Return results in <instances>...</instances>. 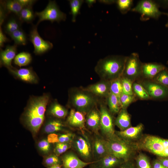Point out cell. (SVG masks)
<instances>
[{
  "mask_svg": "<svg viewBox=\"0 0 168 168\" xmlns=\"http://www.w3.org/2000/svg\"><path fill=\"white\" fill-rule=\"evenodd\" d=\"M106 140L109 153L124 162L129 161L137 147L130 141L121 138L117 135L112 139Z\"/></svg>",
  "mask_w": 168,
  "mask_h": 168,
  "instance_id": "obj_5",
  "label": "cell"
},
{
  "mask_svg": "<svg viewBox=\"0 0 168 168\" xmlns=\"http://www.w3.org/2000/svg\"><path fill=\"white\" fill-rule=\"evenodd\" d=\"M29 36L30 40L34 46V53L36 55L43 54L53 47L51 42L44 40L40 37L38 32L36 26H33Z\"/></svg>",
  "mask_w": 168,
  "mask_h": 168,
  "instance_id": "obj_12",
  "label": "cell"
},
{
  "mask_svg": "<svg viewBox=\"0 0 168 168\" xmlns=\"http://www.w3.org/2000/svg\"><path fill=\"white\" fill-rule=\"evenodd\" d=\"M135 95H130L123 93L120 97L121 109H126L135 100Z\"/></svg>",
  "mask_w": 168,
  "mask_h": 168,
  "instance_id": "obj_40",
  "label": "cell"
},
{
  "mask_svg": "<svg viewBox=\"0 0 168 168\" xmlns=\"http://www.w3.org/2000/svg\"><path fill=\"white\" fill-rule=\"evenodd\" d=\"M14 40L15 44L25 45L27 42V37L25 33L21 28L10 35Z\"/></svg>",
  "mask_w": 168,
  "mask_h": 168,
  "instance_id": "obj_29",
  "label": "cell"
},
{
  "mask_svg": "<svg viewBox=\"0 0 168 168\" xmlns=\"http://www.w3.org/2000/svg\"><path fill=\"white\" fill-rule=\"evenodd\" d=\"M54 149V154L59 156L72 148L71 143H58L55 144Z\"/></svg>",
  "mask_w": 168,
  "mask_h": 168,
  "instance_id": "obj_39",
  "label": "cell"
},
{
  "mask_svg": "<svg viewBox=\"0 0 168 168\" xmlns=\"http://www.w3.org/2000/svg\"><path fill=\"white\" fill-rule=\"evenodd\" d=\"M140 83L146 90L150 98L162 100L168 98V87L152 80L145 79Z\"/></svg>",
  "mask_w": 168,
  "mask_h": 168,
  "instance_id": "obj_11",
  "label": "cell"
},
{
  "mask_svg": "<svg viewBox=\"0 0 168 168\" xmlns=\"http://www.w3.org/2000/svg\"><path fill=\"white\" fill-rule=\"evenodd\" d=\"M48 168H63L62 165L58 164L55 165L48 167Z\"/></svg>",
  "mask_w": 168,
  "mask_h": 168,
  "instance_id": "obj_53",
  "label": "cell"
},
{
  "mask_svg": "<svg viewBox=\"0 0 168 168\" xmlns=\"http://www.w3.org/2000/svg\"><path fill=\"white\" fill-rule=\"evenodd\" d=\"M166 14L167 16L168 17V13H166ZM165 26L166 27H168V19L167 21L166 24Z\"/></svg>",
  "mask_w": 168,
  "mask_h": 168,
  "instance_id": "obj_56",
  "label": "cell"
},
{
  "mask_svg": "<svg viewBox=\"0 0 168 168\" xmlns=\"http://www.w3.org/2000/svg\"><path fill=\"white\" fill-rule=\"evenodd\" d=\"M93 154L94 161H96L109 153L107 141L100 134L91 133Z\"/></svg>",
  "mask_w": 168,
  "mask_h": 168,
  "instance_id": "obj_13",
  "label": "cell"
},
{
  "mask_svg": "<svg viewBox=\"0 0 168 168\" xmlns=\"http://www.w3.org/2000/svg\"><path fill=\"white\" fill-rule=\"evenodd\" d=\"M120 77L110 82V91L117 96L119 99L123 93L122 86Z\"/></svg>",
  "mask_w": 168,
  "mask_h": 168,
  "instance_id": "obj_33",
  "label": "cell"
},
{
  "mask_svg": "<svg viewBox=\"0 0 168 168\" xmlns=\"http://www.w3.org/2000/svg\"><path fill=\"white\" fill-rule=\"evenodd\" d=\"M152 80L168 87V68L161 71Z\"/></svg>",
  "mask_w": 168,
  "mask_h": 168,
  "instance_id": "obj_35",
  "label": "cell"
},
{
  "mask_svg": "<svg viewBox=\"0 0 168 168\" xmlns=\"http://www.w3.org/2000/svg\"><path fill=\"white\" fill-rule=\"evenodd\" d=\"M59 156L54 154L49 155L44 159V164L49 167L55 165L61 164V160Z\"/></svg>",
  "mask_w": 168,
  "mask_h": 168,
  "instance_id": "obj_41",
  "label": "cell"
},
{
  "mask_svg": "<svg viewBox=\"0 0 168 168\" xmlns=\"http://www.w3.org/2000/svg\"><path fill=\"white\" fill-rule=\"evenodd\" d=\"M101 2H102L106 4H111L116 2V1L114 0H106L100 1Z\"/></svg>",
  "mask_w": 168,
  "mask_h": 168,
  "instance_id": "obj_54",
  "label": "cell"
},
{
  "mask_svg": "<svg viewBox=\"0 0 168 168\" xmlns=\"http://www.w3.org/2000/svg\"><path fill=\"white\" fill-rule=\"evenodd\" d=\"M7 12H12L19 17L20 12L24 7L18 0H9L1 2V3Z\"/></svg>",
  "mask_w": 168,
  "mask_h": 168,
  "instance_id": "obj_27",
  "label": "cell"
},
{
  "mask_svg": "<svg viewBox=\"0 0 168 168\" xmlns=\"http://www.w3.org/2000/svg\"><path fill=\"white\" fill-rule=\"evenodd\" d=\"M35 16L32 7H24L21 10L19 18L21 21L30 23L34 20Z\"/></svg>",
  "mask_w": 168,
  "mask_h": 168,
  "instance_id": "obj_30",
  "label": "cell"
},
{
  "mask_svg": "<svg viewBox=\"0 0 168 168\" xmlns=\"http://www.w3.org/2000/svg\"><path fill=\"white\" fill-rule=\"evenodd\" d=\"M118 9L122 14L127 12L131 8L133 4L131 0H118L116 1Z\"/></svg>",
  "mask_w": 168,
  "mask_h": 168,
  "instance_id": "obj_37",
  "label": "cell"
},
{
  "mask_svg": "<svg viewBox=\"0 0 168 168\" xmlns=\"http://www.w3.org/2000/svg\"><path fill=\"white\" fill-rule=\"evenodd\" d=\"M71 8V12L72 15V21H76L77 16L79 13L81 7L84 2L82 0H69Z\"/></svg>",
  "mask_w": 168,
  "mask_h": 168,
  "instance_id": "obj_32",
  "label": "cell"
},
{
  "mask_svg": "<svg viewBox=\"0 0 168 168\" xmlns=\"http://www.w3.org/2000/svg\"><path fill=\"white\" fill-rule=\"evenodd\" d=\"M105 102L99 100L98 105L100 114V134L106 140L112 139L116 135L114 130L112 114Z\"/></svg>",
  "mask_w": 168,
  "mask_h": 168,
  "instance_id": "obj_7",
  "label": "cell"
},
{
  "mask_svg": "<svg viewBox=\"0 0 168 168\" xmlns=\"http://www.w3.org/2000/svg\"><path fill=\"white\" fill-rule=\"evenodd\" d=\"M100 114L98 105L86 114L85 126L91 133L99 134L100 127Z\"/></svg>",
  "mask_w": 168,
  "mask_h": 168,
  "instance_id": "obj_15",
  "label": "cell"
},
{
  "mask_svg": "<svg viewBox=\"0 0 168 168\" xmlns=\"http://www.w3.org/2000/svg\"><path fill=\"white\" fill-rule=\"evenodd\" d=\"M152 168H166L164 166L158 159L155 160L153 162Z\"/></svg>",
  "mask_w": 168,
  "mask_h": 168,
  "instance_id": "obj_49",
  "label": "cell"
},
{
  "mask_svg": "<svg viewBox=\"0 0 168 168\" xmlns=\"http://www.w3.org/2000/svg\"><path fill=\"white\" fill-rule=\"evenodd\" d=\"M105 99L106 103L110 113L112 114H118L121 109L120 99L110 92Z\"/></svg>",
  "mask_w": 168,
  "mask_h": 168,
  "instance_id": "obj_26",
  "label": "cell"
},
{
  "mask_svg": "<svg viewBox=\"0 0 168 168\" xmlns=\"http://www.w3.org/2000/svg\"><path fill=\"white\" fill-rule=\"evenodd\" d=\"M121 81L122 86L123 93L130 95H135L133 89V82L130 80L121 77Z\"/></svg>",
  "mask_w": 168,
  "mask_h": 168,
  "instance_id": "obj_38",
  "label": "cell"
},
{
  "mask_svg": "<svg viewBox=\"0 0 168 168\" xmlns=\"http://www.w3.org/2000/svg\"><path fill=\"white\" fill-rule=\"evenodd\" d=\"M158 160L166 168H168V158H160Z\"/></svg>",
  "mask_w": 168,
  "mask_h": 168,
  "instance_id": "obj_50",
  "label": "cell"
},
{
  "mask_svg": "<svg viewBox=\"0 0 168 168\" xmlns=\"http://www.w3.org/2000/svg\"><path fill=\"white\" fill-rule=\"evenodd\" d=\"M159 6L158 4L152 0H142L131 11L140 13L142 20H147L150 18L157 19L163 14L159 10Z\"/></svg>",
  "mask_w": 168,
  "mask_h": 168,
  "instance_id": "obj_10",
  "label": "cell"
},
{
  "mask_svg": "<svg viewBox=\"0 0 168 168\" xmlns=\"http://www.w3.org/2000/svg\"><path fill=\"white\" fill-rule=\"evenodd\" d=\"M143 128V125L140 123L135 126H131L123 131H115V133L120 138L130 141L138 138Z\"/></svg>",
  "mask_w": 168,
  "mask_h": 168,
  "instance_id": "obj_20",
  "label": "cell"
},
{
  "mask_svg": "<svg viewBox=\"0 0 168 168\" xmlns=\"http://www.w3.org/2000/svg\"><path fill=\"white\" fill-rule=\"evenodd\" d=\"M86 114L71 109L67 116L66 124L67 125L77 130H86L85 126Z\"/></svg>",
  "mask_w": 168,
  "mask_h": 168,
  "instance_id": "obj_16",
  "label": "cell"
},
{
  "mask_svg": "<svg viewBox=\"0 0 168 168\" xmlns=\"http://www.w3.org/2000/svg\"><path fill=\"white\" fill-rule=\"evenodd\" d=\"M19 2L24 7H32L36 2L33 0H18Z\"/></svg>",
  "mask_w": 168,
  "mask_h": 168,
  "instance_id": "obj_46",
  "label": "cell"
},
{
  "mask_svg": "<svg viewBox=\"0 0 168 168\" xmlns=\"http://www.w3.org/2000/svg\"><path fill=\"white\" fill-rule=\"evenodd\" d=\"M166 67L157 63H142V74L145 79L152 80L159 72Z\"/></svg>",
  "mask_w": 168,
  "mask_h": 168,
  "instance_id": "obj_21",
  "label": "cell"
},
{
  "mask_svg": "<svg viewBox=\"0 0 168 168\" xmlns=\"http://www.w3.org/2000/svg\"><path fill=\"white\" fill-rule=\"evenodd\" d=\"M96 1L95 0H86L85 2L89 7H91L95 3Z\"/></svg>",
  "mask_w": 168,
  "mask_h": 168,
  "instance_id": "obj_51",
  "label": "cell"
},
{
  "mask_svg": "<svg viewBox=\"0 0 168 168\" xmlns=\"http://www.w3.org/2000/svg\"><path fill=\"white\" fill-rule=\"evenodd\" d=\"M17 45H7L4 50L1 49L0 62L1 66L6 67L8 69L12 68V62L14 59L17 53Z\"/></svg>",
  "mask_w": 168,
  "mask_h": 168,
  "instance_id": "obj_19",
  "label": "cell"
},
{
  "mask_svg": "<svg viewBox=\"0 0 168 168\" xmlns=\"http://www.w3.org/2000/svg\"><path fill=\"white\" fill-rule=\"evenodd\" d=\"M32 59L31 54L27 52H22L16 55L14 59L15 64L20 67L29 64Z\"/></svg>",
  "mask_w": 168,
  "mask_h": 168,
  "instance_id": "obj_28",
  "label": "cell"
},
{
  "mask_svg": "<svg viewBox=\"0 0 168 168\" xmlns=\"http://www.w3.org/2000/svg\"><path fill=\"white\" fill-rule=\"evenodd\" d=\"M68 94V106L86 114L97 105L99 100L98 98L82 87L72 88Z\"/></svg>",
  "mask_w": 168,
  "mask_h": 168,
  "instance_id": "obj_3",
  "label": "cell"
},
{
  "mask_svg": "<svg viewBox=\"0 0 168 168\" xmlns=\"http://www.w3.org/2000/svg\"><path fill=\"white\" fill-rule=\"evenodd\" d=\"M132 86L134 95L139 99L147 100L150 98L146 90L140 83L133 82Z\"/></svg>",
  "mask_w": 168,
  "mask_h": 168,
  "instance_id": "obj_31",
  "label": "cell"
},
{
  "mask_svg": "<svg viewBox=\"0 0 168 168\" xmlns=\"http://www.w3.org/2000/svg\"><path fill=\"white\" fill-rule=\"evenodd\" d=\"M95 161L94 163L102 168H117L124 162L111 154H108Z\"/></svg>",
  "mask_w": 168,
  "mask_h": 168,
  "instance_id": "obj_22",
  "label": "cell"
},
{
  "mask_svg": "<svg viewBox=\"0 0 168 168\" xmlns=\"http://www.w3.org/2000/svg\"><path fill=\"white\" fill-rule=\"evenodd\" d=\"M35 15L39 17L37 25L41 22L48 20L51 22L56 21L58 22L63 21L66 19V15L59 9L55 1H49L45 8L40 12H36Z\"/></svg>",
  "mask_w": 168,
  "mask_h": 168,
  "instance_id": "obj_9",
  "label": "cell"
},
{
  "mask_svg": "<svg viewBox=\"0 0 168 168\" xmlns=\"http://www.w3.org/2000/svg\"><path fill=\"white\" fill-rule=\"evenodd\" d=\"M159 2H160L159 4H162L164 7L168 6V0L160 1Z\"/></svg>",
  "mask_w": 168,
  "mask_h": 168,
  "instance_id": "obj_52",
  "label": "cell"
},
{
  "mask_svg": "<svg viewBox=\"0 0 168 168\" xmlns=\"http://www.w3.org/2000/svg\"><path fill=\"white\" fill-rule=\"evenodd\" d=\"M61 159L63 168H84L95 162L84 161L72 151L65 153L61 156Z\"/></svg>",
  "mask_w": 168,
  "mask_h": 168,
  "instance_id": "obj_14",
  "label": "cell"
},
{
  "mask_svg": "<svg viewBox=\"0 0 168 168\" xmlns=\"http://www.w3.org/2000/svg\"><path fill=\"white\" fill-rule=\"evenodd\" d=\"M126 56H107L100 59L94 68L100 80L111 82L122 77Z\"/></svg>",
  "mask_w": 168,
  "mask_h": 168,
  "instance_id": "obj_2",
  "label": "cell"
},
{
  "mask_svg": "<svg viewBox=\"0 0 168 168\" xmlns=\"http://www.w3.org/2000/svg\"><path fill=\"white\" fill-rule=\"evenodd\" d=\"M114 124L120 129L124 130L131 127V117L126 109H121L114 120Z\"/></svg>",
  "mask_w": 168,
  "mask_h": 168,
  "instance_id": "obj_23",
  "label": "cell"
},
{
  "mask_svg": "<svg viewBox=\"0 0 168 168\" xmlns=\"http://www.w3.org/2000/svg\"><path fill=\"white\" fill-rule=\"evenodd\" d=\"M75 133L67 132L63 134H58V143H71Z\"/></svg>",
  "mask_w": 168,
  "mask_h": 168,
  "instance_id": "obj_42",
  "label": "cell"
},
{
  "mask_svg": "<svg viewBox=\"0 0 168 168\" xmlns=\"http://www.w3.org/2000/svg\"><path fill=\"white\" fill-rule=\"evenodd\" d=\"M66 125H67L61 119L54 118L49 120L47 123L44 128V131L49 134L64 131Z\"/></svg>",
  "mask_w": 168,
  "mask_h": 168,
  "instance_id": "obj_25",
  "label": "cell"
},
{
  "mask_svg": "<svg viewBox=\"0 0 168 168\" xmlns=\"http://www.w3.org/2000/svg\"><path fill=\"white\" fill-rule=\"evenodd\" d=\"M47 140L51 144L58 143V134L55 133L49 134L47 136Z\"/></svg>",
  "mask_w": 168,
  "mask_h": 168,
  "instance_id": "obj_44",
  "label": "cell"
},
{
  "mask_svg": "<svg viewBox=\"0 0 168 168\" xmlns=\"http://www.w3.org/2000/svg\"><path fill=\"white\" fill-rule=\"evenodd\" d=\"M110 82L100 80L83 88L99 99H105L110 92Z\"/></svg>",
  "mask_w": 168,
  "mask_h": 168,
  "instance_id": "obj_17",
  "label": "cell"
},
{
  "mask_svg": "<svg viewBox=\"0 0 168 168\" xmlns=\"http://www.w3.org/2000/svg\"><path fill=\"white\" fill-rule=\"evenodd\" d=\"M136 162L138 168H152L148 157L143 153L138 155Z\"/></svg>",
  "mask_w": 168,
  "mask_h": 168,
  "instance_id": "obj_36",
  "label": "cell"
},
{
  "mask_svg": "<svg viewBox=\"0 0 168 168\" xmlns=\"http://www.w3.org/2000/svg\"><path fill=\"white\" fill-rule=\"evenodd\" d=\"M48 112L50 115L54 118L61 119L65 118L69 113L67 109L56 100L51 103Z\"/></svg>",
  "mask_w": 168,
  "mask_h": 168,
  "instance_id": "obj_24",
  "label": "cell"
},
{
  "mask_svg": "<svg viewBox=\"0 0 168 168\" xmlns=\"http://www.w3.org/2000/svg\"><path fill=\"white\" fill-rule=\"evenodd\" d=\"M142 64L138 54L135 53L131 54L126 57L122 77L133 82L142 76Z\"/></svg>",
  "mask_w": 168,
  "mask_h": 168,
  "instance_id": "obj_8",
  "label": "cell"
},
{
  "mask_svg": "<svg viewBox=\"0 0 168 168\" xmlns=\"http://www.w3.org/2000/svg\"><path fill=\"white\" fill-rule=\"evenodd\" d=\"M51 143H49L47 139H43L40 141L38 143L39 149L44 153L49 152L51 149Z\"/></svg>",
  "mask_w": 168,
  "mask_h": 168,
  "instance_id": "obj_43",
  "label": "cell"
},
{
  "mask_svg": "<svg viewBox=\"0 0 168 168\" xmlns=\"http://www.w3.org/2000/svg\"><path fill=\"white\" fill-rule=\"evenodd\" d=\"M117 168H135L134 165L131 162L127 161L122 163Z\"/></svg>",
  "mask_w": 168,
  "mask_h": 168,
  "instance_id": "obj_48",
  "label": "cell"
},
{
  "mask_svg": "<svg viewBox=\"0 0 168 168\" xmlns=\"http://www.w3.org/2000/svg\"><path fill=\"white\" fill-rule=\"evenodd\" d=\"M50 100L48 94L29 99L23 114L22 119L32 133H38L44 121L46 106Z\"/></svg>",
  "mask_w": 168,
  "mask_h": 168,
  "instance_id": "obj_1",
  "label": "cell"
},
{
  "mask_svg": "<svg viewBox=\"0 0 168 168\" xmlns=\"http://www.w3.org/2000/svg\"><path fill=\"white\" fill-rule=\"evenodd\" d=\"M90 165L91 166L90 168H102L96 164H95L94 163L91 164Z\"/></svg>",
  "mask_w": 168,
  "mask_h": 168,
  "instance_id": "obj_55",
  "label": "cell"
},
{
  "mask_svg": "<svg viewBox=\"0 0 168 168\" xmlns=\"http://www.w3.org/2000/svg\"><path fill=\"white\" fill-rule=\"evenodd\" d=\"M137 147L160 158H168V139L147 135L142 138Z\"/></svg>",
  "mask_w": 168,
  "mask_h": 168,
  "instance_id": "obj_6",
  "label": "cell"
},
{
  "mask_svg": "<svg viewBox=\"0 0 168 168\" xmlns=\"http://www.w3.org/2000/svg\"><path fill=\"white\" fill-rule=\"evenodd\" d=\"M7 11L5 9L3 5L1 3L0 8V25H2L5 18L6 14Z\"/></svg>",
  "mask_w": 168,
  "mask_h": 168,
  "instance_id": "obj_45",
  "label": "cell"
},
{
  "mask_svg": "<svg viewBox=\"0 0 168 168\" xmlns=\"http://www.w3.org/2000/svg\"><path fill=\"white\" fill-rule=\"evenodd\" d=\"M8 70L14 76L23 82L32 84L38 82L37 76L31 68L17 69L13 67Z\"/></svg>",
  "mask_w": 168,
  "mask_h": 168,
  "instance_id": "obj_18",
  "label": "cell"
},
{
  "mask_svg": "<svg viewBox=\"0 0 168 168\" xmlns=\"http://www.w3.org/2000/svg\"><path fill=\"white\" fill-rule=\"evenodd\" d=\"M8 41V39L3 34L1 26H0V47H3L4 43Z\"/></svg>",
  "mask_w": 168,
  "mask_h": 168,
  "instance_id": "obj_47",
  "label": "cell"
},
{
  "mask_svg": "<svg viewBox=\"0 0 168 168\" xmlns=\"http://www.w3.org/2000/svg\"><path fill=\"white\" fill-rule=\"evenodd\" d=\"M71 144L72 148L82 160L86 162L94 161L91 133L87 130H77Z\"/></svg>",
  "mask_w": 168,
  "mask_h": 168,
  "instance_id": "obj_4",
  "label": "cell"
},
{
  "mask_svg": "<svg viewBox=\"0 0 168 168\" xmlns=\"http://www.w3.org/2000/svg\"><path fill=\"white\" fill-rule=\"evenodd\" d=\"M21 23L14 18H10L5 26V32L9 35L12 33L21 29Z\"/></svg>",
  "mask_w": 168,
  "mask_h": 168,
  "instance_id": "obj_34",
  "label": "cell"
}]
</instances>
